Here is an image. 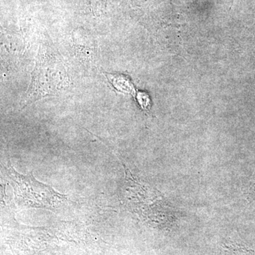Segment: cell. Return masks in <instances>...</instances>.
Masks as SVG:
<instances>
[{
  "label": "cell",
  "mask_w": 255,
  "mask_h": 255,
  "mask_svg": "<svg viewBox=\"0 0 255 255\" xmlns=\"http://www.w3.org/2000/svg\"><path fill=\"white\" fill-rule=\"evenodd\" d=\"M6 179L14 194L18 206L35 209H54L68 201L66 195L60 194L53 188L38 182L33 172L26 175L18 173L8 161L5 164Z\"/></svg>",
  "instance_id": "cell-1"
},
{
  "label": "cell",
  "mask_w": 255,
  "mask_h": 255,
  "mask_svg": "<svg viewBox=\"0 0 255 255\" xmlns=\"http://www.w3.org/2000/svg\"><path fill=\"white\" fill-rule=\"evenodd\" d=\"M66 73L63 62L55 51L50 47L40 48L23 107L55 95L66 86Z\"/></svg>",
  "instance_id": "cell-2"
},
{
  "label": "cell",
  "mask_w": 255,
  "mask_h": 255,
  "mask_svg": "<svg viewBox=\"0 0 255 255\" xmlns=\"http://www.w3.org/2000/svg\"><path fill=\"white\" fill-rule=\"evenodd\" d=\"M107 80L111 85L118 92L123 93H131L133 92V87L130 80L122 75H113V74H105Z\"/></svg>",
  "instance_id": "cell-3"
}]
</instances>
